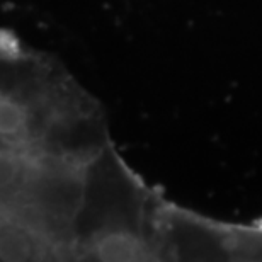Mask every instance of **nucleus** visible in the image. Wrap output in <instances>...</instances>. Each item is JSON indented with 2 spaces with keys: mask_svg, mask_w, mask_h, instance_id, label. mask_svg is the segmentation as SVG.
Segmentation results:
<instances>
[{
  "mask_svg": "<svg viewBox=\"0 0 262 262\" xmlns=\"http://www.w3.org/2000/svg\"><path fill=\"white\" fill-rule=\"evenodd\" d=\"M113 143L106 114L51 56L0 50V148L89 160Z\"/></svg>",
  "mask_w": 262,
  "mask_h": 262,
  "instance_id": "nucleus-1",
  "label": "nucleus"
}]
</instances>
